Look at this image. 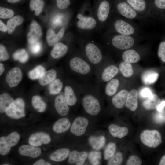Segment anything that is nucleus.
I'll return each mask as SVG.
<instances>
[{"instance_id":"nucleus-6","label":"nucleus","mask_w":165,"mask_h":165,"mask_svg":"<svg viewBox=\"0 0 165 165\" xmlns=\"http://www.w3.org/2000/svg\"><path fill=\"white\" fill-rule=\"evenodd\" d=\"M130 20L119 19L115 20L114 27L119 34L126 35H138V28Z\"/></svg>"},{"instance_id":"nucleus-8","label":"nucleus","mask_w":165,"mask_h":165,"mask_svg":"<svg viewBox=\"0 0 165 165\" xmlns=\"http://www.w3.org/2000/svg\"><path fill=\"white\" fill-rule=\"evenodd\" d=\"M138 35H126L119 34L114 36L111 39L112 45L115 48L121 50L128 49L135 44Z\"/></svg>"},{"instance_id":"nucleus-46","label":"nucleus","mask_w":165,"mask_h":165,"mask_svg":"<svg viewBox=\"0 0 165 165\" xmlns=\"http://www.w3.org/2000/svg\"><path fill=\"white\" fill-rule=\"evenodd\" d=\"M88 153L85 151L79 152L75 163L76 165H82L88 156Z\"/></svg>"},{"instance_id":"nucleus-50","label":"nucleus","mask_w":165,"mask_h":165,"mask_svg":"<svg viewBox=\"0 0 165 165\" xmlns=\"http://www.w3.org/2000/svg\"><path fill=\"white\" fill-rule=\"evenodd\" d=\"M9 58V56L5 46L2 44L0 45V60L5 61Z\"/></svg>"},{"instance_id":"nucleus-57","label":"nucleus","mask_w":165,"mask_h":165,"mask_svg":"<svg viewBox=\"0 0 165 165\" xmlns=\"http://www.w3.org/2000/svg\"><path fill=\"white\" fill-rule=\"evenodd\" d=\"M165 106V101H163L158 105L157 108V109L159 112H161L163 108Z\"/></svg>"},{"instance_id":"nucleus-60","label":"nucleus","mask_w":165,"mask_h":165,"mask_svg":"<svg viewBox=\"0 0 165 165\" xmlns=\"http://www.w3.org/2000/svg\"><path fill=\"white\" fill-rule=\"evenodd\" d=\"M9 3H14L20 1V0H7Z\"/></svg>"},{"instance_id":"nucleus-11","label":"nucleus","mask_w":165,"mask_h":165,"mask_svg":"<svg viewBox=\"0 0 165 165\" xmlns=\"http://www.w3.org/2000/svg\"><path fill=\"white\" fill-rule=\"evenodd\" d=\"M25 103L24 100L18 98L15 100L10 108L6 112L10 118L18 119L25 116Z\"/></svg>"},{"instance_id":"nucleus-28","label":"nucleus","mask_w":165,"mask_h":165,"mask_svg":"<svg viewBox=\"0 0 165 165\" xmlns=\"http://www.w3.org/2000/svg\"><path fill=\"white\" fill-rule=\"evenodd\" d=\"M89 143L92 148L96 150H99L105 145L106 138L103 135L91 136L88 138Z\"/></svg>"},{"instance_id":"nucleus-3","label":"nucleus","mask_w":165,"mask_h":165,"mask_svg":"<svg viewBox=\"0 0 165 165\" xmlns=\"http://www.w3.org/2000/svg\"><path fill=\"white\" fill-rule=\"evenodd\" d=\"M64 87L63 94L65 100L69 106L73 107L78 103L82 87L81 82L74 78L67 79Z\"/></svg>"},{"instance_id":"nucleus-13","label":"nucleus","mask_w":165,"mask_h":165,"mask_svg":"<svg viewBox=\"0 0 165 165\" xmlns=\"http://www.w3.org/2000/svg\"><path fill=\"white\" fill-rule=\"evenodd\" d=\"M89 122L86 118L79 116L73 120L70 128L71 132L76 136H81L85 133Z\"/></svg>"},{"instance_id":"nucleus-56","label":"nucleus","mask_w":165,"mask_h":165,"mask_svg":"<svg viewBox=\"0 0 165 165\" xmlns=\"http://www.w3.org/2000/svg\"><path fill=\"white\" fill-rule=\"evenodd\" d=\"M0 30L3 32H6L7 31V26L1 20H0Z\"/></svg>"},{"instance_id":"nucleus-59","label":"nucleus","mask_w":165,"mask_h":165,"mask_svg":"<svg viewBox=\"0 0 165 165\" xmlns=\"http://www.w3.org/2000/svg\"><path fill=\"white\" fill-rule=\"evenodd\" d=\"M5 70L4 65L1 63H0V75H1L3 73Z\"/></svg>"},{"instance_id":"nucleus-21","label":"nucleus","mask_w":165,"mask_h":165,"mask_svg":"<svg viewBox=\"0 0 165 165\" xmlns=\"http://www.w3.org/2000/svg\"><path fill=\"white\" fill-rule=\"evenodd\" d=\"M58 74V71L55 69L45 71L38 79L39 83L43 86L50 84L57 78Z\"/></svg>"},{"instance_id":"nucleus-23","label":"nucleus","mask_w":165,"mask_h":165,"mask_svg":"<svg viewBox=\"0 0 165 165\" xmlns=\"http://www.w3.org/2000/svg\"><path fill=\"white\" fill-rule=\"evenodd\" d=\"M71 125L69 119L66 117H63L55 122L53 126L52 129L56 133H61L68 130Z\"/></svg>"},{"instance_id":"nucleus-31","label":"nucleus","mask_w":165,"mask_h":165,"mask_svg":"<svg viewBox=\"0 0 165 165\" xmlns=\"http://www.w3.org/2000/svg\"><path fill=\"white\" fill-rule=\"evenodd\" d=\"M122 57L123 61L130 63H136L140 59L139 53L133 49H127L122 53Z\"/></svg>"},{"instance_id":"nucleus-41","label":"nucleus","mask_w":165,"mask_h":165,"mask_svg":"<svg viewBox=\"0 0 165 165\" xmlns=\"http://www.w3.org/2000/svg\"><path fill=\"white\" fill-rule=\"evenodd\" d=\"M88 159L90 163L92 165H98L101 164V152L98 150L90 151L88 155Z\"/></svg>"},{"instance_id":"nucleus-24","label":"nucleus","mask_w":165,"mask_h":165,"mask_svg":"<svg viewBox=\"0 0 165 165\" xmlns=\"http://www.w3.org/2000/svg\"><path fill=\"white\" fill-rule=\"evenodd\" d=\"M65 32V28H62L57 34H55L52 29H49L47 32L46 39L48 44L50 46H54L61 39Z\"/></svg>"},{"instance_id":"nucleus-14","label":"nucleus","mask_w":165,"mask_h":165,"mask_svg":"<svg viewBox=\"0 0 165 165\" xmlns=\"http://www.w3.org/2000/svg\"><path fill=\"white\" fill-rule=\"evenodd\" d=\"M22 76V72L20 69L18 67H14L7 73L6 77V81L9 87H14L19 84Z\"/></svg>"},{"instance_id":"nucleus-47","label":"nucleus","mask_w":165,"mask_h":165,"mask_svg":"<svg viewBox=\"0 0 165 165\" xmlns=\"http://www.w3.org/2000/svg\"><path fill=\"white\" fill-rule=\"evenodd\" d=\"M142 164L141 158L137 156L133 155L128 158L126 165H141Z\"/></svg>"},{"instance_id":"nucleus-16","label":"nucleus","mask_w":165,"mask_h":165,"mask_svg":"<svg viewBox=\"0 0 165 165\" xmlns=\"http://www.w3.org/2000/svg\"><path fill=\"white\" fill-rule=\"evenodd\" d=\"M51 141L50 136L43 132H36L31 134L28 139L29 143L32 145L38 147L42 144H47Z\"/></svg>"},{"instance_id":"nucleus-58","label":"nucleus","mask_w":165,"mask_h":165,"mask_svg":"<svg viewBox=\"0 0 165 165\" xmlns=\"http://www.w3.org/2000/svg\"><path fill=\"white\" fill-rule=\"evenodd\" d=\"M159 164V165H165V155L161 158Z\"/></svg>"},{"instance_id":"nucleus-9","label":"nucleus","mask_w":165,"mask_h":165,"mask_svg":"<svg viewBox=\"0 0 165 165\" xmlns=\"http://www.w3.org/2000/svg\"><path fill=\"white\" fill-rule=\"evenodd\" d=\"M140 139L145 145L151 148H156L162 142L160 133L156 130H145L140 134Z\"/></svg>"},{"instance_id":"nucleus-39","label":"nucleus","mask_w":165,"mask_h":165,"mask_svg":"<svg viewBox=\"0 0 165 165\" xmlns=\"http://www.w3.org/2000/svg\"><path fill=\"white\" fill-rule=\"evenodd\" d=\"M13 56L14 60L22 63H26L29 59L28 54L26 50L24 49L16 51L13 53Z\"/></svg>"},{"instance_id":"nucleus-29","label":"nucleus","mask_w":165,"mask_h":165,"mask_svg":"<svg viewBox=\"0 0 165 165\" xmlns=\"http://www.w3.org/2000/svg\"><path fill=\"white\" fill-rule=\"evenodd\" d=\"M69 149L63 148H59L52 153L50 155V159L55 162H61L68 157L70 153Z\"/></svg>"},{"instance_id":"nucleus-44","label":"nucleus","mask_w":165,"mask_h":165,"mask_svg":"<svg viewBox=\"0 0 165 165\" xmlns=\"http://www.w3.org/2000/svg\"><path fill=\"white\" fill-rule=\"evenodd\" d=\"M123 156L120 152H117L109 159L107 163L108 165H119L123 162Z\"/></svg>"},{"instance_id":"nucleus-54","label":"nucleus","mask_w":165,"mask_h":165,"mask_svg":"<svg viewBox=\"0 0 165 165\" xmlns=\"http://www.w3.org/2000/svg\"><path fill=\"white\" fill-rule=\"evenodd\" d=\"M33 165H50L51 163L47 162H46L43 159H40L35 161L33 164Z\"/></svg>"},{"instance_id":"nucleus-52","label":"nucleus","mask_w":165,"mask_h":165,"mask_svg":"<svg viewBox=\"0 0 165 165\" xmlns=\"http://www.w3.org/2000/svg\"><path fill=\"white\" fill-rule=\"evenodd\" d=\"M140 94L142 97L147 98L151 96L152 93L149 88L145 87L141 90Z\"/></svg>"},{"instance_id":"nucleus-4","label":"nucleus","mask_w":165,"mask_h":165,"mask_svg":"<svg viewBox=\"0 0 165 165\" xmlns=\"http://www.w3.org/2000/svg\"><path fill=\"white\" fill-rule=\"evenodd\" d=\"M119 72L118 67L113 64H106L103 62L96 71V84L101 88L104 84L114 78Z\"/></svg>"},{"instance_id":"nucleus-53","label":"nucleus","mask_w":165,"mask_h":165,"mask_svg":"<svg viewBox=\"0 0 165 165\" xmlns=\"http://www.w3.org/2000/svg\"><path fill=\"white\" fill-rule=\"evenodd\" d=\"M154 4L157 8L165 9V0H154Z\"/></svg>"},{"instance_id":"nucleus-48","label":"nucleus","mask_w":165,"mask_h":165,"mask_svg":"<svg viewBox=\"0 0 165 165\" xmlns=\"http://www.w3.org/2000/svg\"><path fill=\"white\" fill-rule=\"evenodd\" d=\"M42 47V43L39 40L30 44V50L34 54H37L38 53L40 52Z\"/></svg>"},{"instance_id":"nucleus-25","label":"nucleus","mask_w":165,"mask_h":165,"mask_svg":"<svg viewBox=\"0 0 165 165\" xmlns=\"http://www.w3.org/2000/svg\"><path fill=\"white\" fill-rule=\"evenodd\" d=\"M120 82L119 79L114 78L104 85V90L105 94L107 96H112L116 94L119 88Z\"/></svg>"},{"instance_id":"nucleus-51","label":"nucleus","mask_w":165,"mask_h":165,"mask_svg":"<svg viewBox=\"0 0 165 165\" xmlns=\"http://www.w3.org/2000/svg\"><path fill=\"white\" fill-rule=\"evenodd\" d=\"M56 2L57 7L61 9L66 8L70 4L69 0H57Z\"/></svg>"},{"instance_id":"nucleus-5","label":"nucleus","mask_w":165,"mask_h":165,"mask_svg":"<svg viewBox=\"0 0 165 165\" xmlns=\"http://www.w3.org/2000/svg\"><path fill=\"white\" fill-rule=\"evenodd\" d=\"M83 50L86 59L94 67L96 72L104 61L101 50L97 46L92 42L86 44Z\"/></svg>"},{"instance_id":"nucleus-20","label":"nucleus","mask_w":165,"mask_h":165,"mask_svg":"<svg viewBox=\"0 0 165 165\" xmlns=\"http://www.w3.org/2000/svg\"><path fill=\"white\" fill-rule=\"evenodd\" d=\"M129 92L123 89L113 95L111 99L112 105L118 109L122 108L125 105Z\"/></svg>"},{"instance_id":"nucleus-45","label":"nucleus","mask_w":165,"mask_h":165,"mask_svg":"<svg viewBox=\"0 0 165 165\" xmlns=\"http://www.w3.org/2000/svg\"><path fill=\"white\" fill-rule=\"evenodd\" d=\"M14 13L12 9L2 7H0V17L2 19L11 18L14 15Z\"/></svg>"},{"instance_id":"nucleus-42","label":"nucleus","mask_w":165,"mask_h":165,"mask_svg":"<svg viewBox=\"0 0 165 165\" xmlns=\"http://www.w3.org/2000/svg\"><path fill=\"white\" fill-rule=\"evenodd\" d=\"M44 4L42 0H31L30 8L31 10L35 11V14L38 15L42 10Z\"/></svg>"},{"instance_id":"nucleus-30","label":"nucleus","mask_w":165,"mask_h":165,"mask_svg":"<svg viewBox=\"0 0 165 165\" xmlns=\"http://www.w3.org/2000/svg\"><path fill=\"white\" fill-rule=\"evenodd\" d=\"M110 133L113 137L121 138L126 136L128 129L126 127H121L114 124H110L108 127Z\"/></svg>"},{"instance_id":"nucleus-10","label":"nucleus","mask_w":165,"mask_h":165,"mask_svg":"<svg viewBox=\"0 0 165 165\" xmlns=\"http://www.w3.org/2000/svg\"><path fill=\"white\" fill-rule=\"evenodd\" d=\"M20 138L19 134L13 132L7 136L0 138V154L4 156L8 154L11 148L16 145Z\"/></svg>"},{"instance_id":"nucleus-35","label":"nucleus","mask_w":165,"mask_h":165,"mask_svg":"<svg viewBox=\"0 0 165 165\" xmlns=\"http://www.w3.org/2000/svg\"><path fill=\"white\" fill-rule=\"evenodd\" d=\"M31 104L34 108L39 112H43L46 109V104L39 95H35L33 96Z\"/></svg>"},{"instance_id":"nucleus-27","label":"nucleus","mask_w":165,"mask_h":165,"mask_svg":"<svg viewBox=\"0 0 165 165\" xmlns=\"http://www.w3.org/2000/svg\"><path fill=\"white\" fill-rule=\"evenodd\" d=\"M68 47L66 45L61 42L56 44L50 52L52 57L54 59H58L64 56L68 52Z\"/></svg>"},{"instance_id":"nucleus-15","label":"nucleus","mask_w":165,"mask_h":165,"mask_svg":"<svg viewBox=\"0 0 165 165\" xmlns=\"http://www.w3.org/2000/svg\"><path fill=\"white\" fill-rule=\"evenodd\" d=\"M54 106L57 112L60 115L65 116L70 111L69 106L65 98L63 93L57 95L54 100Z\"/></svg>"},{"instance_id":"nucleus-37","label":"nucleus","mask_w":165,"mask_h":165,"mask_svg":"<svg viewBox=\"0 0 165 165\" xmlns=\"http://www.w3.org/2000/svg\"><path fill=\"white\" fill-rule=\"evenodd\" d=\"M23 20V17L20 15H17L10 19L7 24L8 33L9 34H11L14 30L16 27L21 24Z\"/></svg>"},{"instance_id":"nucleus-43","label":"nucleus","mask_w":165,"mask_h":165,"mask_svg":"<svg viewBox=\"0 0 165 165\" xmlns=\"http://www.w3.org/2000/svg\"><path fill=\"white\" fill-rule=\"evenodd\" d=\"M116 149V146L113 142L109 143L106 146L104 153V159L107 160L111 158L115 154Z\"/></svg>"},{"instance_id":"nucleus-32","label":"nucleus","mask_w":165,"mask_h":165,"mask_svg":"<svg viewBox=\"0 0 165 165\" xmlns=\"http://www.w3.org/2000/svg\"><path fill=\"white\" fill-rule=\"evenodd\" d=\"M14 100L9 94L3 93L0 95V112H6L13 103Z\"/></svg>"},{"instance_id":"nucleus-40","label":"nucleus","mask_w":165,"mask_h":165,"mask_svg":"<svg viewBox=\"0 0 165 165\" xmlns=\"http://www.w3.org/2000/svg\"><path fill=\"white\" fill-rule=\"evenodd\" d=\"M45 72L44 67L41 65L36 66L28 73L29 78L32 80L38 79Z\"/></svg>"},{"instance_id":"nucleus-19","label":"nucleus","mask_w":165,"mask_h":165,"mask_svg":"<svg viewBox=\"0 0 165 165\" xmlns=\"http://www.w3.org/2000/svg\"><path fill=\"white\" fill-rule=\"evenodd\" d=\"M77 17L79 20L77 23V25L80 29H92L94 28L96 25V20L93 17L84 16L80 13L77 14Z\"/></svg>"},{"instance_id":"nucleus-61","label":"nucleus","mask_w":165,"mask_h":165,"mask_svg":"<svg viewBox=\"0 0 165 165\" xmlns=\"http://www.w3.org/2000/svg\"><path fill=\"white\" fill-rule=\"evenodd\" d=\"M3 165H9V164H3Z\"/></svg>"},{"instance_id":"nucleus-49","label":"nucleus","mask_w":165,"mask_h":165,"mask_svg":"<svg viewBox=\"0 0 165 165\" xmlns=\"http://www.w3.org/2000/svg\"><path fill=\"white\" fill-rule=\"evenodd\" d=\"M158 55L161 60L165 62V41L160 43L158 51Z\"/></svg>"},{"instance_id":"nucleus-33","label":"nucleus","mask_w":165,"mask_h":165,"mask_svg":"<svg viewBox=\"0 0 165 165\" xmlns=\"http://www.w3.org/2000/svg\"><path fill=\"white\" fill-rule=\"evenodd\" d=\"M61 79L57 77L49 85L48 90L51 95H57L61 94L64 87V82Z\"/></svg>"},{"instance_id":"nucleus-26","label":"nucleus","mask_w":165,"mask_h":165,"mask_svg":"<svg viewBox=\"0 0 165 165\" xmlns=\"http://www.w3.org/2000/svg\"><path fill=\"white\" fill-rule=\"evenodd\" d=\"M138 93L137 90L133 89L129 92L126 102V107L130 110L134 111L138 106Z\"/></svg>"},{"instance_id":"nucleus-1","label":"nucleus","mask_w":165,"mask_h":165,"mask_svg":"<svg viewBox=\"0 0 165 165\" xmlns=\"http://www.w3.org/2000/svg\"><path fill=\"white\" fill-rule=\"evenodd\" d=\"M81 83L82 91L81 101L82 107L88 114L97 116L100 113L102 109L100 99L101 88L96 83Z\"/></svg>"},{"instance_id":"nucleus-18","label":"nucleus","mask_w":165,"mask_h":165,"mask_svg":"<svg viewBox=\"0 0 165 165\" xmlns=\"http://www.w3.org/2000/svg\"><path fill=\"white\" fill-rule=\"evenodd\" d=\"M42 35L41 27L36 21H33L30 26V31L28 33L27 38L29 44L39 40Z\"/></svg>"},{"instance_id":"nucleus-12","label":"nucleus","mask_w":165,"mask_h":165,"mask_svg":"<svg viewBox=\"0 0 165 165\" xmlns=\"http://www.w3.org/2000/svg\"><path fill=\"white\" fill-rule=\"evenodd\" d=\"M141 15L147 18L152 16V6L146 0H125Z\"/></svg>"},{"instance_id":"nucleus-38","label":"nucleus","mask_w":165,"mask_h":165,"mask_svg":"<svg viewBox=\"0 0 165 165\" xmlns=\"http://www.w3.org/2000/svg\"><path fill=\"white\" fill-rule=\"evenodd\" d=\"M159 74L152 71H146L143 74L142 80L144 84L150 85L154 83L157 80Z\"/></svg>"},{"instance_id":"nucleus-2","label":"nucleus","mask_w":165,"mask_h":165,"mask_svg":"<svg viewBox=\"0 0 165 165\" xmlns=\"http://www.w3.org/2000/svg\"><path fill=\"white\" fill-rule=\"evenodd\" d=\"M67 66L74 78L80 82H90L95 75L94 67L80 55L75 54L72 56L68 60Z\"/></svg>"},{"instance_id":"nucleus-22","label":"nucleus","mask_w":165,"mask_h":165,"mask_svg":"<svg viewBox=\"0 0 165 165\" xmlns=\"http://www.w3.org/2000/svg\"><path fill=\"white\" fill-rule=\"evenodd\" d=\"M110 4L107 0H103L100 3L97 12L98 20L104 22L107 19L110 13Z\"/></svg>"},{"instance_id":"nucleus-17","label":"nucleus","mask_w":165,"mask_h":165,"mask_svg":"<svg viewBox=\"0 0 165 165\" xmlns=\"http://www.w3.org/2000/svg\"><path fill=\"white\" fill-rule=\"evenodd\" d=\"M19 154L23 156H28L32 158L38 157L41 154V149L38 147L31 145H23L18 149Z\"/></svg>"},{"instance_id":"nucleus-36","label":"nucleus","mask_w":165,"mask_h":165,"mask_svg":"<svg viewBox=\"0 0 165 165\" xmlns=\"http://www.w3.org/2000/svg\"><path fill=\"white\" fill-rule=\"evenodd\" d=\"M118 68L119 72L124 77H130L133 73V68L130 63L122 61L119 65Z\"/></svg>"},{"instance_id":"nucleus-7","label":"nucleus","mask_w":165,"mask_h":165,"mask_svg":"<svg viewBox=\"0 0 165 165\" xmlns=\"http://www.w3.org/2000/svg\"><path fill=\"white\" fill-rule=\"evenodd\" d=\"M116 9L121 16L128 20H142L147 19L140 14L125 0L120 1L118 3Z\"/></svg>"},{"instance_id":"nucleus-34","label":"nucleus","mask_w":165,"mask_h":165,"mask_svg":"<svg viewBox=\"0 0 165 165\" xmlns=\"http://www.w3.org/2000/svg\"><path fill=\"white\" fill-rule=\"evenodd\" d=\"M161 102V100L158 96L152 94L143 102L142 105L145 109L152 110L157 108Z\"/></svg>"},{"instance_id":"nucleus-55","label":"nucleus","mask_w":165,"mask_h":165,"mask_svg":"<svg viewBox=\"0 0 165 165\" xmlns=\"http://www.w3.org/2000/svg\"><path fill=\"white\" fill-rule=\"evenodd\" d=\"M155 120L158 123H161L164 120V118L162 115L160 113L157 114L154 117Z\"/></svg>"}]
</instances>
